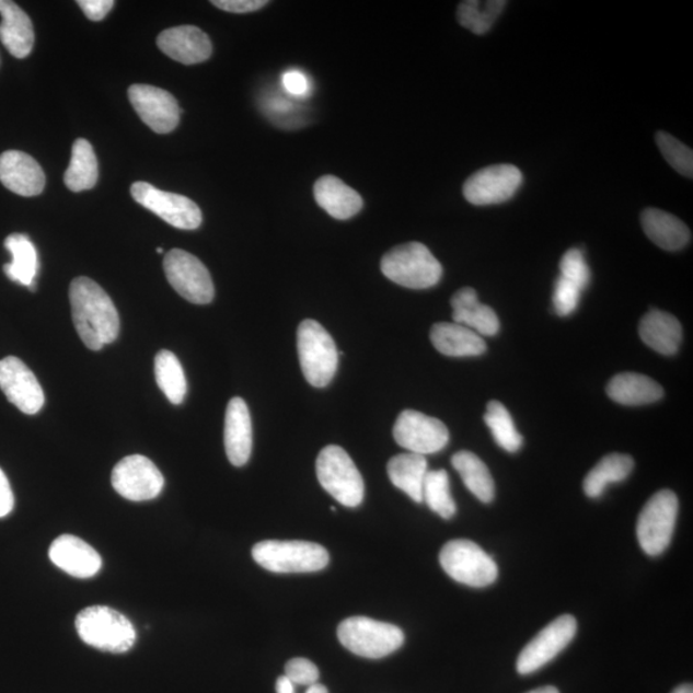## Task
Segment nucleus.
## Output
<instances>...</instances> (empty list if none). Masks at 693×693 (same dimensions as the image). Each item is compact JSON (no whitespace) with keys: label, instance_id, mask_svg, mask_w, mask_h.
<instances>
[{"label":"nucleus","instance_id":"nucleus-28","mask_svg":"<svg viewBox=\"0 0 693 693\" xmlns=\"http://www.w3.org/2000/svg\"><path fill=\"white\" fill-rule=\"evenodd\" d=\"M609 397L624 406L650 405L665 397V390L654 379L637 372H622L610 380Z\"/></svg>","mask_w":693,"mask_h":693},{"label":"nucleus","instance_id":"nucleus-40","mask_svg":"<svg viewBox=\"0 0 693 693\" xmlns=\"http://www.w3.org/2000/svg\"><path fill=\"white\" fill-rule=\"evenodd\" d=\"M582 289L573 285L571 281L558 277L554 290V309L558 316H569L577 310Z\"/></svg>","mask_w":693,"mask_h":693},{"label":"nucleus","instance_id":"nucleus-37","mask_svg":"<svg viewBox=\"0 0 693 693\" xmlns=\"http://www.w3.org/2000/svg\"><path fill=\"white\" fill-rule=\"evenodd\" d=\"M423 503L446 520L452 519L457 513V504L451 495L450 476L443 469L427 473L423 487Z\"/></svg>","mask_w":693,"mask_h":693},{"label":"nucleus","instance_id":"nucleus-6","mask_svg":"<svg viewBox=\"0 0 693 693\" xmlns=\"http://www.w3.org/2000/svg\"><path fill=\"white\" fill-rule=\"evenodd\" d=\"M338 638L348 651L367 659L389 657L405 643L404 632L397 625L367 616H353L343 621L338 627Z\"/></svg>","mask_w":693,"mask_h":693},{"label":"nucleus","instance_id":"nucleus-15","mask_svg":"<svg viewBox=\"0 0 693 693\" xmlns=\"http://www.w3.org/2000/svg\"><path fill=\"white\" fill-rule=\"evenodd\" d=\"M523 174L517 166L495 165L476 171L464 184V197L469 204L489 206L508 203L517 195Z\"/></svg>","mask_w":693,"mask_h":693},{"label":"nucleus","instance_id":"nucleus-14","mask_svg":"<svg viewBox=\"0 0 693 693\" xmlns=\"http://www.w3.org/2000/svg\"><path fill=\"white\" fill-rule=\"evenodd\" d=\"M112 487L129 501H149L160 496L165 480L160 469L141 454L118 461L111 475Z\"/></svg>","mask_w":693,"mask_h":693},{"label":"nucleus","instance_id":"nucleus-1","mask_svg":"<svg viewBox=\"0 0 693 693\" xmlns=\"http://www.w3.org/2000/svg\"><path fill=\"white\" fill-rule=\"evenodd\" d=\"M74 330L84 345L100 351L114 343L120 333V317L111 297L92 279L80 277L70 286Z\"/></svg>","mask_w":693,"mask_h":693},{"label":"nucleus","instance_id":"nucleus-44","mask_svg":"<svg viewBox=\"0 0 693 693\" xmlns=\"http://www.w3.org/2000/svg\"><path fill=\"white\" fill-rule=\"evenodd\" d=\"M282 85L292 95L303 96L309 93L310 84L305 74L298 70H290L282 77Z\"/></svg>","mask_w":693,"mask_h":693},{"label":"nucleus","instance_id":"nucleus-50","mask_svg":"<svg viewBox=\"0 0 693 693\" xmlns=\"http://www.w3.org/2000/svg\"><path fill=\"white\" fill-rule=\"evenodd\" d=\"M155 251H158L159 255H160V253H162V252H163V250H162V249H158V250H155Z\"/></svg>","mask_w":693,"mask_h":693},{"label":"nucleus","instance_id":"nucleus-11","mask_svg":"<svg viewBox=\"0 0 693 693\" xmlns=\"http://www.w3.org/2000/svg\"><path fill=\"white\" fill-rule=\"evenodd\" d=\"M577 621L570 614L558 616L521 650L517 660L520 675H528L553 661L577 635Z\"/></svg>","mask_w":693,"mask_h":693},{"label":"nucleus","instance_id":"nucleus-33","mask_svg":"<svg viewBox=\"0 0 693 693\" xmlns=\"http://www.w3.org/2000/svg\"><path fill=\"white\" fill-rule=\"evenodd\" d=\"M99 176V160L92 145L86 139H78L72 146L70 166L65 174L67 188L74 193L92 189Z\"/></svg>","mask_w":693,"mask_h":693},{"label":"nucleus","instance_id":"nucleus-12","mask_svg":"<svg viewBox=\"0 0 693 693\" xmlns=\"http://www.w3.org/2000/svg\"><path fill=\"white\" fill-rule=\"evenodd\" d=\"M131 196L140 206L158 215L171 227L196 230L203 223V212L192 199L175 193L163 192L152 184L138 182L131 185Z\"/></svg>","mask_w":693,"mask_h":693},{"label":"nucleus","instance_id":"nucleus-3","mask_svg":"<svg viewBox=\"0 0 693 693\" xmlns=\"http://www.w3.org/2000/svg\"><path fill=\"white\" fill-rule=\"evenodd\" d=\"M77 631L86 645L112 654L128 652L137 640V631L128 617L101 605L80 611Z\"/></svg>","mask_w":693,"mask_h":693},{"label":"nucleus","instance_id":"nucleus-39","mask_svg":"<svg viewBox=\"0 0 693 693\" xmlns=\"http://www.w3.org/2000/svg\"><path fill=\"white\" fill-rule=\"evenodd\" d=\"M561 277L585 290L591 280L590 267L586 263L582 251L577 249L564 253L561 261Z\"/></svg>","mask_w":693,"mask_h":693},{"label":"nucleus","instance_id":"nucleus-43","mask_svg":"<svg viewBox=\"0 0 693 693\" xmlns=\"http://www.w3.org/2000/svg\"><path fill=\"white\" fill-rule=\"evenodd\" d=\"M78 5L92 21H101L114 9L115 2L112 0H79Z\"/></svg>","mask_w":693,"mask_h":693},{"label":"nucleus","instance_id":"nucleus-21","mask_svg":"<svg viewBox=\"0 0 693 693\" xmlns=\"http://www.w3.org/2000/svg\"><path fill=\"white\" fill-rule=\"evenodd\" d=\"M223 442L231 464L238 467L247 464L253 446L252 420L249 406L241 397L229 402Z\"/></svg>","mask_w":693,"mask_h":693},{"label":"nucleus","instance_id":"nucleus-35","mask_svg":"<svg viewBox=\"0 0 693 693\" xmlns=\"http://www.w3.org/2000/svg\"><path fill=\"white\" fill-rule=\"evenodd\" d=\"M505 7L504 0H489V2L466 0L459 4L458 21L462 27L471 30L476 35H483L494 26Z\"/></svg>","mask_w":693,"mask_h":693},{"label":"nucleus","instance_id":"nucleus-26","mask_svg":"<svg viewBox=\"0 0 693 693\" xmlns=\"http://www.w3.org/2000/svg\"><path fill=\"white\" fill-rule=\"evenodd\" d=\"M640 223L645 234L662 250L680 251L691 241L688 226L674 215L658 208H646L640 215Z\"/></svg>","mask_w":693,"mask_h":693},{"label":"nucleus","instance_id":"nucleus-46","mask_svg":"<svg viewBox=\"0 0 693 693\" xmlns=\"http://www.w3.org/2000/svg\"><path fill=\"white\" fill-rule=\"evenodd\" d=\"M278 693H294V684L286 675L279 678L277 682Z\"/></svg>","mask_w":693,"mask_h":693},{"label":"nucleus","instance_id":"nucleus-5","mask_svg":"<svg viewBox=\"0 0 693 693\" xmlns=\"http://www.w3.org/2000/svg\"><path fill=\"white\" fill-rule=\"evenodd\" d=\"M252 557L264 569L281 574L320 571L330 564L325 547L305 541L258 542Z\"/></svg>","mask_w":693,"mask_h":693},{"label":"nucleus","instance_id":"nucleus-18","mask_svg":"<svg viewBox=\"0 0 693 693\" xmlns=\"http://www.w3.org/2000/svg\"><path fill=\"white\" fill-rule=\"evenodd\" d=\"M0 183L22 197H35L46 188V174L25 152L7 151L0 155Z\"/></svg>","mask_w":693,"mask_h":693},{"label":"nucleus","instance_id":"nucleus-10","mask_svg":"<svg viewBox=\"0 0 693 693\" xmlns=\"http://www.w3.org/2000/svg\"><path fill=\"white\" fill-rule=\"evenodd\" d=\"M163 270L170 286L186 301L196 304L212 302L215 287L203 261L183 250H173L163 259Z\"/></svg>","mask_w":693,"mask_h":693},{"label":"nucleus","instance_id":"nucleus-2","mask_svg":"<svg viewBox=\"0 0 693 693\" xmlns=\"http://www.w3.org/2000/svg\"><path fill=\"white\" fill-rule=\"evenodd\" d=\"M385 278L409 289H428L442 279L443 268L427 245L409 242L386 252L380 263Z\"/></svg>","mask_w":693,"mask_h":693},{"label":"nucleus","instance_id":"nucleus-20","mask_svg":"<svg viewBox=\"0 0 693 693\" xmlns=\"http://www.w3.org/2000/svg\"><path fill=\"white\" fill-rule=\"evenodd\" d=\"M49 558L57 568L74 578H92L102 568L96 551L79 536L63 534L51 543Z\"/></svg>","mask_w":693,"mask_h":693},{"label":"nucleus","instance_id":"nucleus-38","mask_svg":"<svg viewBox=\"0 0 693 693\" xmlns=\"http://www.w3.org/2000/svg\"><path fill=\"white\" fill-rule=\"evenodd\" d=\"M657 145L662 155L677 173L685 177L693 176V153L692 149L684 146L669 132L659 131L657 134Z\"/></svg>","mask_w":693,"mask_h":693},{"label":"nucleus","instance_id":"nucleus-4","mask_svg":"<svg viewBox=\"0 0 693 693\" xmlns=\"http://www.w3.org/2000/svg\"><path fill=\"white\" fill-rule=\"evenodd\" d=\"M297 348L305 380L316 389L330 385L338 370L339 353L324 326L303 320L297 331Z\"/></svg>","mask_w":693,"mask_h":693},{"label":"nucleus","instance_id":"nucleus-22","mask_svg":"<svg viewBox=\"0 0 693 693\" xmlns=\"http://www.w3.org/2000/svg\"><path fill=\"white\" fill-rule=\"evenodd\" d=\"M451 305L453 323L487 337L498 333L499 320L496 312L478 301L475 289L466 287L458 290L452 297Z\"/></svg>","mask_w":693,"mask_h":693},{"label":"nucleus","instance_id":"nucleus-48","mask_svg":"<svg viewBox=\"0 0 693 693\" xmlns=\"http://www.w3.org/2000/svg\"><path fill=\"white\" fill-rule=\"evenodd\" d=\"M528 693H561L553 685H545V688L535 689L533 691H529Z\"/></svg>","mask_w":693,"mask_h":693},{"label":"nucleus","instance_id":"nucleus-30","mask_svg":"<svg viewBox=\"0 0 693 693\" xmlns=\"http://www.w3.org/2000/svg\"><path fill=\"white\" fill-rule=\"evenodd\" d=\"M12 261L4 265V273L12 281L35 289V279L39 273V257L30 238L24 234H11L4 242Z\"/></svg>","mask_w":693,"mask_h":693},{"label":"nucleus","instance_id":"nucleus-49","mask_svg":"<svg viewBox=\"0 0 693 693\" xmlns=\"http://www.w3.org/2000/svg\"><path fill=\"white\" fill-rule=\"evenodd\" d=\"M672 693H693L692 684L678 685Z\"/></svg>","mask_w":693,"mask_h":693},{"label":"nucleus","instance_id":"nucleus-47","mask_svg":"<svg viewBox=\"0 0 693 693\" xmlns=\"http://www.w3.org/2000/svg\"><path fill=\"white\" fill-rule=\"evenodd\" d=\"M305 693H330V691H327L325 685L320 684L317 682L315 684L309 685V689H308V691H305Z\"/></svg>","mask_w":693,"mask_h":693},{"label":"nucleus","instance_id":"nucleus-31","mask_svg":"<svg viewBox=\"0 0 693 693\" xmlns=\"http://www.w3.org/2000/svg\"><path fill=\"white\" fill-rule=\"evenodd\" d=\"M452 466L457 469L466 488L483 504L495 498V481L489 469L471 451H460L452 457Z\"/></svg>","mask_w":693,"mask_h":693},{"label":"nucleus","instance_id":"nucleus-32","mask_svg":"<svg viewBox=\"0 0 693 693\" xmlns=\"http://www.w3.org/2000/svg\"><path fill=\"white\" fill-rule=\"evenodd\" d=\"M633 467L635 460L630 454H608L587 474L584 482L585 494L590 498L601 497L609 484L627 480Z\"/></svg>","mask_w":693,"mask_h":693},{"label":"nucleus","instance_id":"nucleus-17","mask_svg":"<svg viewBox=\"0 0 693 693\" xmlns=\"http://www.w3.org/2000/svg\"><path fill=\"white\" fill-rule=\"evenodd\" d=\"M0 390L12 405L26 415L39 413L46 402L39 380L14 356L0 361Z\"/></svg>","mask_w":693,"mask_h":693},{"label":"nucleus","instance_id":"nucleus-13","mask_svg":"<svg viewBox=\"0 0 693 693\" xmlns=\"http://www.w3.org/2000/svg\"><path fill=\"white\" fill-rule=\"evenodd\" d=\"M393 437L402 449L421 457L442 451L450 442V431L441 420L415 409L400 414Z\"/></svg>","mask_w":693,"mask_h":693},{"label":"nucleus","instance_id":"nucleus-16","mask_svg":"<svg viewBox=\"0 0 693 693\" xmlns=\"http://www.w3.org/2000/svg\"><path fill=\"white\" fill-rule=\"evenodd\" d=\"M128 94L134 109L154 132L169 134L177 128L182 111L173 94L143 84L131 85Z\"/></svg>","mask_w":693,"mask_h":693},{"label":"nucleus","instance_id":"nucleus-42","mask_svg":"<svg viewBox=\"0 0 693 693\" xmlns=\"http://www.w3.org/2000/svg\"><path fill=\"white\" fill-rule=\"evenodd\" d=\"M212 4L231 13H250L264 9L268 2L266 0H213Z\"/></svg>","mask_w":693,"mask_h":693},{"label":"nucleus","instance_id":"nucleus-27","mask_svg":"<svg viewBox=\"0 0 693 693\" xmlns=\"http://www.w3.org/2000/svg\"><path fill=\"white\" fill-rule=\"evenodd\" d=\"M430 340L438 353L450 357H475L487 351L486 342L474 331L457 323H437Z\"/></svg>","mask_w":693,"mask_h":693},{"label":"nucleus","instance_id":"nucleus-19","mask_svg":"<svg viewBox=\"0 0 693 693\" xmlns=\"http://www.w3.org/2000/svg\"><path fill=\"white\" fill-rule=\"evenodd\" d=\"M159 48L186 66L203 63L212 55L210 37L197 26H176L165 30L158 37Z\"/></svg>","mask_w":693,"mask_h":693},{"label":"nucleus","instance_id":"nucleus-45","mask_svg":"<svg viewBox=\"0 0 693 693\" xmlns=\"http://www.w3.org/2000/svg\"><path fill=\"white\" fill-rule=\"evenodd\" d=\"M14 508V496L7 475L0 469V519L10 516Z\"/></svg>","mask_w":693,"mask_h":693},{"label":"nucleus","instance_id":"nucleus-29","mask_svg":"<svg viewBox=\"0 0 693 693\" xmlns=\"http://www.w3.org/2000/svg\"><path fill=\"white\" fill-rule=\"evenodd\" d=\"M386 472L394 487L405 492L416 504L423 503L424 481L429 472L426 457L400 453L390 460Z\"/></svg>","mask_w":693,"mask_h":693},{"label":"nucleus","instance_id":"nucleus-23","mask_svg":"<svg viewBox=\"0 0 693 693\" xmlns=\"http://www.w3.org/2000/svg\"><path fill=\"white\" fill-rule=\"evenodd\" d=\"M0 42L13 57L26 58L32 54L35 33L32 20L10 0H0Z\"/></svg>","mask_w":693,"mask_h":693},{"label":"nucleus","instance_id":"nucleus-24","mask_svg":"<svg viewBox=\"0 0 693 693\" xmlns=\"http://www.w3.org/2000/svg\"><path fill=\"white\" fill-rule=\"evenodd\" d=\"M314 196L317 205L337 220L354 218L363 206L359 193L332 175L319 178L314 185Z\"/></svg>","mask_w":693,"mask_h":693},{"label":"nucleus","instance_id":"nucleus-25","mask_svg":"<svg viewBox=\"0 0 693 693\" xmlns=\"http://www.w3.org/2000/svg\"><path fill=\"white\" fill-rule=\"evenodd\" d=\"M640 339L645 345L665 356H672L680 349L682 342V325L678 319L668 312L652 310L640 320Z\"/></svg>","mask_w":693,"mask_h":693},{"label":"nucleus","instance_id":"nucleus-41","mask_svg":"<svg viewBox=\"0 0 693 693\" xmlns=\"http://www.w3.org/2000/svg\"><path fill=\"white\" fill-rule=\"evenodd\" d=\"M286 677L294 685H308L309 688V685L319 682L320 673L314 662L303 658H296L287 662Z\"/></svg>","mask_w":693,"mask_h":693},{"label":"nucleus","instance_id":"nucleus-34","mask_svg":"<svg viewBox=\"0 0 693 693\" xmlns=\"http://www.w3.org/2000/svg\"><path fill=\"white\" fill-rule=\"evenodd\" d=\"M154 374L155 382L171 404L182 405L188 385H186L182 363L175 354L168 351V349L160 351L154 360Z\"/></svg>","mask_w":693,"mask_h":693},{"label":"nucleus","instance_id":"nucleus-36","mask_svg":"<svg viewBox=\"0 0 693 693\" xmlns=\"http://www.w3.org/2000/svg\"><path fill=\"white\" fill-rule=\"evenodd\" d=\"M492 436L496 443L510 453L518 452L523 446V437L517 430L512 417L501 402L490 401L487 405V413L484 415Z\"/></svg>","mask_w":693,"mask_h":693},{"label":"nucleus","instance_id":"nucleus-7","mask_svg":"<svg viewBox=\"0 0 693 693\" xmlns=\"http://www.w3.org/2000/svg\"><path fill=\"white\" fill-rule=\"evenodd\" d=\"M316 474L322 487L347 508H357L363 501L365 484L354 460L339 446H326L319 453Z\"/></svg>","mask_w":693,"mask_h":693},{"label":"nucleus","instance_id":"nucleus-8","mask_svg":"<svg viewBox=\"0 0 693 693\" xmlns=\"http://www.w3.org/2000/svg\"><path fill=\"white\" fill-rule=\"evenodd\" d=\"M678 498L673 490L657 492L644 506L637 520V539L648 556H659L672 542L678 518Z\"/></svg>","mask_w":693,"mask_h":693},{"label":"nucleus","instance_id":"nucleus-9","mask_svg":"<svg viewBox=\"0 0 693 693\" xmlns=\"http://www.w3.org/2000/svg\"><path fill=\"white\" fill-rule=\"evenodd\" d=\"M439 563L453 580L469 587H488L498 577L494 558L469 540L447 542L439 554Z\"/></svg>","mask_w":693,"mask_h":693}]
</instances>
